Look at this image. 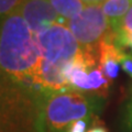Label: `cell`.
<instances>
[{
  "mask_svg": "<svg viewBox=\"0 0 132 132\" xmlns=\"http://www.w3.org/2000/svg\"><path fill=\"white\" fill-rule=\"evenodd\" d=\"M66 24L81 48L97 50L102 41L114 33L101 6L97 3L85 6Z\"/></svg>",
  "mask_w": 132,
  "mask_h": 132,
  "instance_id": "obj_3",
  "label": "cell"
},
{
  "mask_svg": "<svg viewBox=\"0 0 132 132\" xmlns=\"http://www.w3.org/2000/svg\"><path fill=\"white\" fill-rule=\"evenodd\" d=\"M106 1V0H94V3H97V5H102Z\"/></svg>",
  "mask_w": 132,
  "mask_h": 132,
  "instance_id": "obj_18",
  "label": "cell"
},
{
  "mask_svg": "<svg viewBox=\"0 0 132 132\" xmlns=\"http://www.w3.org/2000/svg\"><path fill=\"white\" fill-rule=\"evenodd\" d=\"M87 132H108V130L102 126H94L90 128Z\"/></svg>",
  "mask_w": 132,
  "mask_h": 132,
  "instance_id": "obj_16",
  "label": "cell"
},
{
  "mask_svg": "<svg viewBox=\"0 0 132 132\" xmlns=\"http://www.w3.org/2000/svg\"><path fill=\"white\" fill-rule=\"evenodd\" d=\"M65 65L66 64H56L41 59L35 77L33 79L34 85L47 94L72 90L63 73Z\"/></svg>",
  "mask_w": 132,
  "mask_h": 132,
  "instance_id": "obj_6",
  "label": "cell"
},
{
  "mask_svg": "<svg viewBox=\"0 0 132 132\" xmlns=\"http://www.w3.org/2000/svg\"><path fill=\"white\" fill-rule=\"evenodd\" d=\"M88 121H89V119H80V120L74 121L67 128V131L66 132H86Z\"/></svg>",
  "mask_w": 132,
  "mask_h": 132,
  "instance_id": "obj_14",
  "label": "cell"
},
{
  "mask_svg": "<svg viewBox=\"0 0 132 132\" xmlns=\"http://www.w3.org/2000/svg\"><path fill=\"white\" fill-rule=\"evenodd\" d=\"M41 57L52 63L66 64L80 52V45L63 23H55L43 32L34 34Z\"/></svg>",
  "mask_w": 132,
  "mask_h": 132,
  "instance_id": "obj_4",
  "label": "cell"
},
{
  "mask_svg": "<svg viewBox=\"0 0 132 132\" xmlns=\"http://www.w3.org/2000/svg\"><path fill=\"white\" fill-rule=\"evenodd\" d=\"M132 6V0H106L101 5L102 11L116 31L119 22L123 19Z\"/></svg>",
  "mask_w": 132,
  "mask_h": 132,
  "instance_id": "obj_8",
  "label": "cell"
},
{
  "mask_svg": "<svg viewBox=\"0 0 132 132\" xmlns=\"http://www.w3.org/2000/svg\"><path fill=\"white\" fill-rule=\"evenodd\" d=\"M22 1L23 0H0V22L6 16L18 10Z\"/></svg>",
  "mask_w": 132,
  "mask_h": 132,
  "instance_id": "obj_10",
  "label": "cell"
},
{
  "mask_svg": "<svg viewBox=\"0 0 132 132\" xmlns=\"http://www.w3.org/2000/svg\"><path fill=\"white\" fill-rule=\"evenodd\" d=\"M123 126L127 132H132V96L127 101L123 112Z\"/></svg>",
  "mask_w": 132,
  "mask_h": 132,
  "instance_id": "obj_12",
  "label": "cell"
},
{
  "mask_svg": "<svg viewBox=\"0 0 132 132\" xmlns=\"http://www.w3.org/2000/svg\"><path fill=\"white\" fill-rule=\"evenodd\" d=\"M121 68L125 71L128 75L132 77V56L129 54H125L121 61Z\"/></svg>",
  "mask_w": 132,
  "mask_h": 132,
  "instance_id": "obj_15",
  "label": "cell"
},
{
  "mask_svg": "<svg viewBox=\"0 0 132 132\" xmlns=\"http://www.w3.org/2000/svg\"><path fill=\"white\" fill-rule=\"evenodd\" d=\"M125 50L118 46L116 43V32L108 39L99 44L98 46V61L99 66L104 74L110 80L117 78L121 61L125 56Z\"/></svg>",
  "mask_w": 132,
  "mask_h": 132,
  "instance_id": "obj_7",
  "label": "cell"
},
{
  "mask_svg": "<svg viewBox=\"0 0 132 132\" xmlns=\"http://www.w3.org/2000/svg\"><path fill=\"white\" fill-rule=\"evenodd\" d=\"M116 43L121 48H130L132 51V32L119 30L116 32Z\"/></svg>",
  "mask_w": 132,
  "mask_h": 132,
  "instance_id": "obj_11",
  "label": "cell"
},
{
  "mask_svg": "<svg viewBox=\"0 0 132 132\" xmlns=\"http://www.w3.org/2000/svg\"><path fill=\"white\" fill-rule=\"evenodd\" d=\"M41 59L34 33L19 10L6 16L0 22V73L33 82Z\"/></svg>",
  "mask_w": 132,
  "mask_h": 132,
  "instance_id": "obj_1",
  "label": "cell"
},
{
  "mask_svg": "<svg viewBox=\"0 0 132 132\" xmlns=\"http://www.w3.org/2000/svg\"><path fill=\"white\" fill-rule=\"evenodd\" d=\"M81 1L84 2L86 6H87V5H93V3H94V0H81Z\"/></svg>",
  "mask_w": 132,
  "mask_h": 132,
  "instance_id": "obj_17",
  "label": "cell"
},
{
  "mask_svg": "<svg viewBox=\"0 0 132 132\" xmlns=\"http://www.w3.org/2000/svg\"><path fill=\"white\" fill-rule=\"evenodd\" d=\"M102 98L76 90L51 94L45 101L44 118L48 132H62L74 121L94 119L102 109Z\"/></svg>",
  "mask_w": 132,
  "mask_h": 132,
  "instance_id": "obj_2",
  "label": "cell"
},
{
  "mask_svg": "<svg viewBox=\"0 0 132 132\" xmlns=\"http://www.w3.org/2000/svg\"><path fill=\"white\" fill-rule=\"evenodd\" d=\"M60 18L68 21L84 9L85 3L81 0H50Z\"/></svg>",
  "mask_w": 132,
  "mask_h": 132,
  "instance_id": "obj_9",
  "label": "cell"
},
{
  "mask_svg": "<svg viewBox=\"0 0 132 132\" xmlns=\"http://www.w3.org/2000/svg\"><path fill=\"white\" fill-rule=\"evenodd\" d=\"M119 30H123V31H131L132 32V6L129 9V11L127 12V14L123 16V19L119 22L117 29L114 32H117Z\"/></svg>",
  "mask_w": 132,
  "mask_h": 132,
  "instance_id": "obj_13",
  "label": "cell"
},
{
  "mask_svg": "<svg viewBox=\"0 0 132 132\" xmlns=\"http://www.w3.org/2000/svg\"><path fill=\"white\" fill-rule=\"evenodd\" d=\"M18 10L34 34L43 32L55 23L67 22L60 18L50 0H23Z\"/></svg>",
  "mask_w": 132,
  "mask_h": 132,
  "instance_id": "obj_5",
  "label": "cell"
}]
</instances>
